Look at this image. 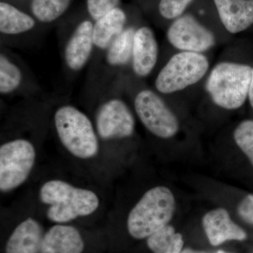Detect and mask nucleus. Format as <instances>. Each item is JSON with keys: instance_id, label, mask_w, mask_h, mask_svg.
<instances>
[{"instance_id": "nucleus-1", "label": "nucleus", "mask_w": 253, "mask_h": 253, "mask_svg": "<svg viewBox=\"0 0 253 253\" xmlns=\"http://www.w3.org/2000/svg\"><path fill=\"white\" fill-rule=\"evenodd\" d=\"M56 98L21 99L4 106L0 126L1 198L29 185L41 166Z\"/></svg>"}, {"instance_id": "nucleus-2", "label": "nucleus", "mask_w": 253, "mask_h": 253, "mask_svg": "<svg viewBox=\"0 0 253 253\" xmlns=\"http://www.w3.org/2000/svg\"><path fill=\"white\" fill-rule=\"evenodd\" d=\"M51 224H78L106 217L111 186L74 172L66 165L41 166L28 186Z\"/></svg>"}, {"instance_id": "nucleus-3", "label": "nucleus", "mask_w": 253, "mask_h": 253, "mask_svg": "<svg viewBox=\"0 0 253 253\" xmlns=\"http://www.w3.org/2000/svg\"><path fill=\"white\" fill-rule=\"evenodd\" d=\"M50 133L65 165L88 179L111 186L116 177L105 158L89 113L66 99H56L51 112Z\"/></svg>"}, {"instance_id": "nucleus-4", "label": "nucleus", "mask_w": 253, "mask_h": 253, "mask_svg": "<svg viewBox=\"0 0 253 253\" xmlns=\"http://www.w3.org/2000/svg\"><path fill=\"white\" fill-rule=\"evenodd\" d=\"M123 77L124 75L120 76L86 111L94 122L105 158L115 177L122 165L124 145L136 132L134 112L121 96Z\"/></svg>"}, {"instance_id": "nucleus-5", "label": "nucleus", "mask_w": 253, "mask_h": 253, "mask_svg": "<svg viewBox=\"0 0 253 253\" xmlns=\"http://www.w3.org/2000/svg\"><path fill=\"white\" fill-rule=\"evenodd\" d=\"M175 207L172 191L166 186L155 185L145 190L126 212L105 217L125 215L127 234L136 240L146 239L168 225Z\"/></svg>"}, {"instance_id": "nucleus-6", "label": "nucleus", "mask_w": 253, "mask_h": 253, "mask_svg": "<svg viewBox=\"0 0 253 253\" xmlns=\"http://www.w3.org/2000/svg\"><path fill=\"white\" fill-rule=\"evenodd\" d=\"M1 216L11 225L4 253H41L45 219L29 189L9 207L1 208Z\"/></svg>"}, {"instance_id": "nucleus-7", "label": "nucleus", "mask_w": 253, "mask_h": 253, "mask_svg": "<svg viewBox=\"0 0 253 253\" xmlns=\"http://www.w3.org/2000/svg\"><path fill=\"white\" fill-rule=\"evenodd\" d=\"M94 21L86 13L68 20L58 31L63 73L68 81H74L89 66L93 51Z\"/></svg>"}, {"instance_id": "nucleus-8", "label": "nucleus", "mask_w": 253, "mask_h": 253, "mask_svg": "<svg viewBox=\"0 0 253 253\" xmlns=\"http://www.w3.org/2000/svg\"><path fill=\"white\" fill-rule=\"evenodd\" d=\"M136 28L134 24L126 28L106 51L92 77L86 80L84 89L86 109L90 108L123 75V70L130 66Z\"/></svg>"}, {"instance_id": "nucleus-9", "label": "nucleus", "mask_w": 253, "mask_h": 253, "mask_svg": "<svg viewBox=\"0 0 253 253\" xmlns=\"http://www.w3.org/2000/svg\"><path fill=\"white\" fill-rule=\"evenodd\" d=\"M252 68L249 65L221 62L212 68L206 90L213 102L226 110L239 109L249 97Z\"/></svg>"}, {"instance_id": "nucleus-10", "label": "nucleus", "mask_w": 253, "mask_h": 253, "mask_svg": "<svg viewBox=\"0 0 253 253\" xmlns=\"http://www.w3.org/2000/svg\"><path fill=\"white\" fill-rule=\"evenodd\" d=\"M47 29L16 1L0 2V45L31 49L41 44Z\"/></svg>"}, {"instance_id": "nucleus-11", "label": "nucleus", "mask_w": 253, "mask_h": 253, "mask_svg": "<svg viewBox=\"0 0 253 253\" xmlns=\"http://www.w3.org/2000/svg\"><path fill=\"white\" fill-rule=\"evenodd\" d=\"M0 94L1 98L21 100L49 96L24 60L4 45H0Z\"/></svg>"}, {"instance_id": "nucleus-12", "label": "nucleus", "mask_w": 253, "mask_h": 253, "mask_svg": "<svg viewBox=\"0 0 253 253\" xmlns=\"http://www.w3.org/2000/svg\"><path fill=\"white\" fill-rule=\"evenodd\" d=\"M208 68L209 61L204 54L181 51L171 57L158 73L155 87L164 94L183 90L201 81Z\"/></svg>"}, {"instance_id": "nucleus-13", "label": "nucleus", "mask_w": 253, "mask_h": 253, "mask_svg": "<svg viewBox=\"0 0 253 253\" xmlns=\"http://www.w3.org/2000/svg\"><path fill=\"white\" fill-rule=\"evenodd\" d=\"M133 109L145 129L158 139H170L179 131L177 118L152 89H138L133 97Z\"/></svg>"}, {"instance_id": "nucleus-14", "label": "nucleus", "mask_w": 253, "mask_h": 253, "mask_svg": "<svg viewBox=\"0 0 253 253\" xmlns=\"http://www.w3.org/2000/svg\"><path fill=\"white\" fill-rule=\"evenodd\" d=\"M168 41L182 51L202 53L215 44V37L191 14H184L171 23L167 32Z\"/></svg>"}, {"instance_id": "nucleus-15", "label": "nucleus", "mask_w": 253, "mask_h": 253, "mask_svg": "<svg viewBox=\"0 0 253 253\" xmlns=\"http://www.w3.org/2000/svg\"><path fill=\"white\" fill-rule=\"evenodd\" d=\"M126 10L118 6L94 21L93 51L86 80L92 77L109 46L129 26Z\"/></svg>"}, {"instance_id": "nucleus-16", "label": "nucleus", "mask_w": 253, "mask_h": 253, "mask_svg": "<svg viewBox=\"0 0 253 253\" xmlns=\"http://www.w3.org/2000/svg\"><path fill=\"white\" fill-rule=\"evenodd\" d=\"M86 248L78 224H51L43 238L41 253H84Z\"/></svg>"}, {"instance_id": "nucleus-17", "label": "nucleus", "mask_w": 253, "mask_h": 253, "mask_svg": "<svg viewBox=\"0 0 253 253\" xmlns=\"http://www.w3.org/2000/svg\"><path fill=\"white\" fill-rule=\"evenodd\" d=\"M158 57L157 40L148 26L137 27L133 41L130 67L138 78H144L154 71Z\"/></svg>"}, {"instance_id": "nucleus-18", "label": "nucleus", "mask_w": 253, "mask_h": 253, "mask_svg": "<svg viewBox=\"0 0 253 253\" xmlns=\"http://www.w3.org/2000/svg\"><path fill=\"white\" fill-rule=\"evenodd\" d=\"M203 226L210 243L214 246L227 241H244L247 234L231 219L224 208H217L206 213L203 217Z\"/></svg>"}, {"instance_id": "nucleus-19", "label": "nucleus", "mask_w": 253, "mask_h": 253, "mask_svg": "<svg viewBox=\"0 0 253 253\" xmlns=\"http://www.w3.org/2000/svg\"><path fill=\"white\" fill-rule=\"evenodd\" d=\"M226 31L236 34L253 24V0H213Z\"/></svg>"}, {"instance_id": "nucleus-20", "label": "nucleus", "mask_w": 253, "mask_h": 253, "mask_svg": "<svg viewBox=\"0 0 253 253\" xmlns=\"http://www.w3.org/2000/svg\"><path fill=\"white\" fill-rule=\"evenodd\" d=\"M43 26L49 28L59 22L71 7L73 0H28L27 2L16 1Z\"/></svg>"}, {"instance_id": "nucleus-21", "label": "nucleus", "mask_w": 253, "mask_h": 253, "mask_svg": "<svg viewBox=\"0 0 253 253\" xmlns=\"http://www.w3.org/2000/svg\"><path fill=\"white\" fill-rule=\"evenodd\" d=\"M146 245L153 253H181L184 241L174 227L168 225L146 239Z\"/></svg>"}, {"instance_id": "nucleus-22", "label": "nucleus", "mask_w": 253, "mask_h": 253, "mask_svg": "<svg viewBox=\"0 0 253 253\" xmlns=\"http://www.w3.org/2000/svg\"><path fill=\"white\" fill-rule=\"evenodd\" d=\"M236 144L253 166V120H246L236 126L234 132Z\"/></svg>"}, {"instance_id": "nucleus-23", "label": "nucleus", "mask_w": 253, "mask_h": 253, "mask_svg": "<svg viewBox=\"0 0 253 253\" xmlns=\"http://www.w3.org/2000/svg\"><path fill=\"white\" fill-rule=\"evenodd\" d=\"M194 0H160L158 11L161 17L174 20L184 14Z\"/></svg>"}, {"instance_id": "nucleus-24", "label": "nucleus", "mask_w": 253, "mask_h": 253, "mask_svg": "<svg viewBox=\"0 0 253 253\" xmlns=\"http://www.w3.org/2000/svg\"><path fill=\"white\" fill-rule=\"evenodd\" d=\"M121 0H86V11L95 21L119 6Z\"/></svg>"}, {"instance_id": "nucleus-25", "label": "nucleus", "mask_w": 253, "mask_h": 253, "mask_svg": "<svg viewBox=\"0 0 253 253\" xmlns=\"http://www.w3.org/2000/svg\"><path fill=\"white\" fill-rule=\"evenodd\" d=\"M238 213L246 222L253 224V194L246 196L238 206Z\"/></svg>"}, {"instance_id": "nucleus-26", "label": "nucleus", "mask_w": 253, "mask_h": 253, "mask_svg": "<svg viewBox=\"0 0 253 253\" xmlns=\"http://www.w3.org/2000/svg\"><path fill=\"white\" fill-rule=\"evenodd\" d=\"M249 99L250 104L253 108V67L252 68V73H251V84H250Z\"/></svg>"}, {"instance_id": "nucleus-27", "label": "nucleus", "mask_w": 253, "mask_h": 253, "mask_svg": "<svg viewBox=\"0 0 253 253\" xmlns=\"http://www.w3.org/2000/svg\"><path fill=\"white\" fill-rule=\"evenodd\" d=\"M181 253H207L206 252H204V251H194V250H191L189 249H186L182 251V252Z\"/></svg>"}, {"instance_id": "nucleus-28", "label": "nucleus", "mask_w": 253, "mask_h": 253, "mask_svg": "<svg viewBox=\"0 0 253 253\" xmlns=\"http://www.w3.org/2000/svg\"><path fill=\"white\" fill-rule=\"evenodd\" d=\"M216 253H231L225 252V251H218Z\"/></svg>"}]
</instances>
